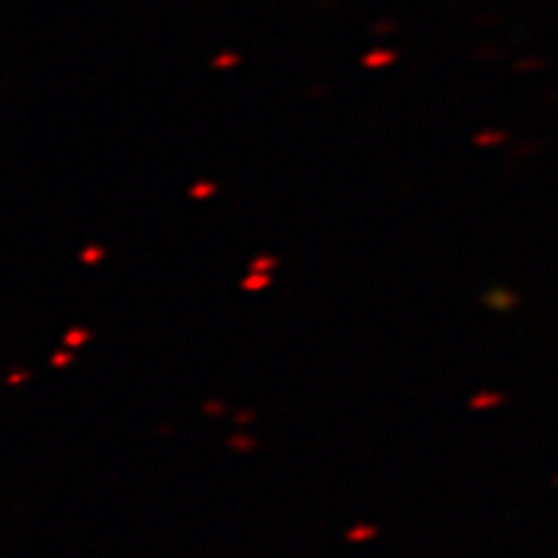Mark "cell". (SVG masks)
Listing matches in <instances>:
<instances>
[{"label":"cell","instance_id":"obj_1","mask_svg":"<svg viewBox=\"0 0 558 558\" xmlns=\"http://www.w3.org/2000/svg\"><path fill=\"white\" fill-rule=\"evenodd\" d=\"M86 263H97V259H100V251H86Z\"/></svg>","mask_w":558,"mask_h":558},{"label":"cell","instance_id":"obj_2","mask_svg":"<svg viewBox=\"0 0 558 558\" xmlns=\"http://www.w3.org/2000/svg\"><path fill=\"white\" fill-rule=\"evenodd\" d=\"M83 339H86V333L72 331V337H66V342H83Z\"/></svg>","mask_w":558,"mask_h":558},{"label":"cell","instance_id":"obj_3","mask_svg":"<svg viewBox=\"0 0 558 558\" xmlns=\"http://www.w3.org/2000/svg\"><path fill=\"white\" fill-rule=\"evenodd\" d=\"M251 286H254V288H257V286H265V279H263V277H254V279H248V282H245V288H251Z\"/></svg>","mask_w":558,"mask_h":558},{"label":"cell","instance_id":"obj_4","mask_svg":"<svg viewBox=\"0 0 558 558\" xmlns=\"http://www.w3.org/2000/svg\"><path fill=\"white\" fill-rule=\"evenodd\" d=\"M211 192H214L211 185H199V189H194V194H197V197L199 194H211Z\"/></svg>","mask_w":558,"mask_h":558}]
</instances>
